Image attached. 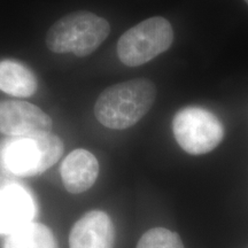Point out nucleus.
<instances>
[{"label": "nucleus", "instance_id": "obj_1", "mask_svg": "<svg viewBox=\"0 0 248 248\" xmlns=\"http://www.w3.org/2000/svg\"><path fill=\"white\" fill-rule=\"evenodd\" d=\"M156 98V88L147 78H136L105 89L94 106L102 125L123 130L137 124L150 111Z\"/></svg>", "mask_w": 248, "mask_h": 248}, {"label": "nucleus", "instance_id": "obj_2", "mask_svg": "<svg viewBox=\"0 0 248 248\" xmlns=\"http://www.w3.org/2000/svg\"><path fill=\"white\" fill-rule=\"evenodd\" d=\"M110 32L107 20L91 12L67 14L49 28L46 45L54 53H70L88 57L100 46Z\"/></svg>", "mask_w": 248, "mask_h": 248}, {"label": "nucleus", "instance_id": "obj_3", "mask_svg": "<svg viewBox=\"0 0 248 248\" xmlns=\"http://www.w3.org/2000/svg\"><path fill=\"white\" fill-rule=\"evenodd\" d=\"M63 153V142L51 132L17 137L5 147L2 161L17 176H37L51 168Z\"/></svg>", "mask_w": 248, "mask_h": 248}, {"label": "nucleus", "instance_id": "obj_4", "mask_svg": "<svg viewBox=\"0 0 248 248\" xmlns=\"http://www.w3.org/2000/svg\"><path fill=\"white\" fill-rule=\"evenodd\" d=\"M173 42L171 24L162 16L150 17L123 33L117 55L125 66L138 67L166 52Z\"/></svg>", "mask_w": 248, "mask_h": 248}, {"label": "nucleus", "instance_id": "obj_5", "mask_svg": "<svg viewBox=\"0 0 248 248\" xmlns=\"http://www.w3.org/2000/svg\"><path fill=\"white\" fill-rule=\"evenodd\" d=\"M176 141L186 153L202 155L221 144L224 129L215 114L201 107H186L172 120Z\"/></svg>", "mask_w": 248, "mask_h": 248}, {"label": "nucleus", "instance_id": "obj_6", "mask_svg": "<svg viewBox=\"0 0 248 248\" xmlns=\"http://www.w3.org/2000/svg\"><path fill=\"white\" fill-rule=\"evenodd\" d=\"M53 121L44 110L27 101H0V133L27 137L51 132Z\"/></svg>", "mask_w": 248, "mask_h": 248}, {"label": "nucleus", "instance_id": "obj_7", "mask_svg": "<svg viewBox=\"0 0 248 248\" xmlns=\"http://www.w3.org/2000/svg\"><path fill=\"white\" fill-rule=\"evenodd\" d=\"M115 229L101 210L86 213L75 223L69 235L70 248H113Z\"/></svg>", "mask_w": 248, "mask_h": 248}, {"label": "nucleus", "instance_id": "obj_8", "mask_svg": "<svg viewBox=\"0 0 248 248\" xmlns=\"http://www.w3.org/2000/svg\"><path fill=\"white\" fill-rule=\"evenodd\" d=\"M60 171L66 190L78 194L91 188L97 181L99 163L91 152L78 148L67 155L61 164Z\"/></svg>", "mask_w": 248, "mask_h": 248}, {"label": "nucleus", "instance_id": "obj_9", "mask_svg": "<svg viewBox=\"0 0 248 248\" xmlns=\"http://www.w3.org/2000/svg\"><path fill=\"white\" fill-rule=\"evenodd\" d=\"M33 215V201L21 186L9 185L0 190V233L9 234L31 222Z\"/></svg>", "mask_w": 248, "mask_h": 248}, {"label": "nucleus", "instance_id": "obj_10", "mask_svg": "<svg viewBox=\"0 0 248 248\" xmlns=\"http://www.w3.org/2000/svg\"><path fill=\"white\" fill-rule=\"evenodd\" d=\"M35 74L21 62L0 61V91L18 98L33 95L37 91Z\"/></svg>", "mask_w": 248, "mask_h": 248}, {"label": "nucleus", "instance_id": "obj_11", "mask_svg": "<svg viewBox=\"0 0 248 248\" xmlns=\"http://www.w3.org/2000/svg\"><path fill=\"white\" fill-rule=\"evenodd\" d=\"M4 248H57V244L47 226L29 222L7 235Z\"/></svg>", "mask_w": 248, "mask_h": 248}, {"label": "nucleus", "instance_id": "obj_12", "mask_svg": "<svg viewBox=\"0 0 248 248\" xmlns=\"http://www.w3.org/2000/svg\"><path fill=\"white\" fill-rule=\"evenodd\" d=\"M137 248H184L181 237L164 228L148 230L138 241Z\"/></svg>", "mask_w": 248, "mask_h": 248}, {"label": "nucleus", "instance_id": "obj_13", "mask_svg": "<svg viewBox=\"0 0 248 248\" xmlns=\"http://www.w3.org/2000/svg\"><path fill=\"white\" fill-rule=\"evenodd\" d=\"M245 1H246V2H247V5H248V0H245Z\"/></svg>", "mask_w": 248, "mask_h": 248}]
</instances>
